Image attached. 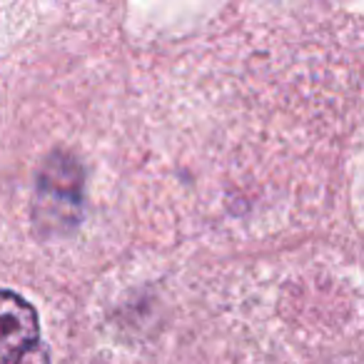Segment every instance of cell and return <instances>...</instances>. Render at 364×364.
Segmentation results:
<instances>
[{"label":"cell","mask_w":364,"mask_h":364,"mask_svg":"<svg viewBox=\"0 0 364 364\" xmlns=\"http://www.w3.org/2000/svg\"><path fill=\"white\" fill-rule=\"evenodd\" d=\"M33 215L43 235H63L77 228L82 215V170L73 155L53 152L43 162Z\"/></svg>","instance_id":"6da1fadb"},{"label":"cell","mask_w":364,"mask_h":364,"mask_svg":"<svg viewBox=\"0 0 364 364\" xmlns=\"http://www.w3.org/2000/svg\"><path fill=\"white\" fill-rule=\"evenodd\" d=\"M0 364H50L38 309L11 289H0Z\"/></svg>","instance_id":"7a4b0ae2"}]
</instances>
